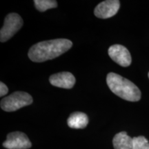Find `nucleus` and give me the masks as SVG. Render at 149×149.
<instances>
[{"label":"nucleus","instance_id":"nucleus-5","mask_svg":"<svg viewBox=\"0 0 149 149\" xmlns=\"http://www.w3.org/2000/svg\"><path fill=\"white\" fill-rule=\"evenodd\" d=\"M3 146L7 149H28L31 148L32 144L26 134L17 131L7 135Z\"/></svg>","mask_w":149,"mask_h":149},{"label":"nucleus","instance_id":"nucleus-11","mask_svg":"<svg viewBox=\"0 0 149 149\" xmlns=\"http://www.w3.org/2000/svg\"><path fill=\"white\" fill-rule=\"evenodd\" d=\"M34 3L36 8L40 12H44L57 6V2L55 0H35Z\"/></svg>","mask_w":149,"mask_h":149},{"label":"nucleus","instance_id":"nucleus-14","mask_svg":"<svg viewBox=\"0 0 149 149\" xmlns=\"http://www.w3.org/2000/svg\"><path fill=\"white\" fill-rule=\"evenodd\" d=\"M148 77H149V72H148Z\"/></svg>","mask_w":149,"mask_h":149},{"label":"nucleus","instance_id":"nucleus-8","mask_svg":"<svg viewBox=\"0 0 149 149\" xmlns=\"http://www.w3.org/2000/svg\"><path fill=\"white\" fill-rule=\"evenodd\" d=\"M49 81L54 86L69 89L72 88L75 84V78L69 72H61L52 74Z\"/></svg>","mask_w":149,"mask_h":149},{"label":"nucleus","instance_id":"nucleus-4","mask_svg":"<svg viewBox=\"0 0 149 149\" xmlns=\"http://www.w3.org/2000/svg\"><path fill=\"white\" fill-rule=\"evenodd\" d=\"M23 25V19L17 13L7 15L3 27L0 31V41L5 42L10 39Z\"/></svg>","mask_w":149,"mask_h":149},{"label":"nucleus","instance_id":"nucleus-7","mask_svg":"<svg viewBox=\"0 0 149 149\" xmlns=\"http://www.w3.org/2000/svg\"><path fill=\"white\" fill-rule=\"evenodd\" d=\"M109 55L115 62L122 66L127 67L131 64L130 52L126 47L120 44L111 46L109 49Z\"/></svg>","mask_w":149,"mask_h":149},{"label":"nucleus","instance_id":"nucleus-1","mask_svg":"<svg viewBox=\"0 0 149 149\" xmlns=\"http://www.w3.org/2000/svg\"><path fill=\"white\" fill-rule=\"evenodd\" d=\"M71 41L57 39L37 43L30 48L29 57L34 62H43L55 59L72 47Z\"/></svg>","mask_w":149,"mask_h":149},{"label":"nucleus","instance_id":"nucleus-10","mask_svg":"<svg viewBox=\"0 0 149 149\" xmlns=\"http://www.w3.org/2000/svg\"><path fill=\"white\" fill-rule=\"evenodd\" d=\"M67 122L70 128L74 129H81L86 128L88 125V117L85 113L75 112L70 115Z\"/></svg>","mask_w":149,"mask_h":149},{"label":"nucleus","instance_id":"nucleus-13","mask_svg":"<svg viewBox=\"0 0 149 149\" xmlns=\"http://www.w3.org/2000/svg\"><path fill=\"white\" fill-rule=\"evenodd\" d=\"M8 92V89L7 88L6 85L2 81L0 82V96L3 97L6 95Z\"/></svg>","mask_w":149,"mask_h":149},{"label":"nucleus","instance_id":"nucleus-6","mask_svg":"<svg viewBox=\"0 0 149 149\" xmlns=\"http://www.w3.org/2000/svg\"><path fill=\"white\" fill-rule=\"evenodd\" d=\"M120 2L118 0H107L100 3L95 8L94 13L97 17L108 19L112 17L118 12Z\"/></svg>","mask_w":149,"mask_h":149},{"label":"nucleus","instance_id":"nucleus-9","mask_svg":"<svg viewBox=\"0 0 149 149\" xmlns=\"http://www.w3.org/2000/svg\"><path fill=\"white\" fill-rule=\"evenodd\" d=\"M113 144L115 149H134L133 138H131L124 131L115 135Z\"/></svg>","mask_w":149,"mask_h":149},{"label":"nucleus","instance_id":"nucleus-12","mask_svg":"<svg viewBox=\"0 0 149 149\" xmlns=\"http://www.w3.org/2000/svg\"><path fill=\"white\" fill-rule=\"evenodd\" d=\"M134 149H149V142L144 136L133 137Z\"/></svg>","mask_w":149,"mask_h":149},{"label":"nucleus","instance_id":"nucleus-2","mask_svg":"<svg viewBox=\"0 0 149 149\" xmlns=\"http://www.w3.org/2000/svg\"><path fill=\"white\" fill-rule=\"evenodd\" d=\"M107 82L114 94L130 102H137L141 98V91L133 82L120 74L110 72L107 74Z\"/></svg>","mask_w":149,"mask_h":149},{"label":"nucleus","instance_id":"nucleus-3","mask_svg":"<svg viewBox=\"0 0 149 149\" xmlns=\"http://www.w3.org/2000/svg\"><path fill=\"white\" fill-rule=\"evenodd\" d=\"M33 101L32 97L29 93L17 91L3 98L1 101V108L6 112L15 111L30 105L33 103Z\"/></svg>","mask_w":149,"mask_h":149}]
</instances>
